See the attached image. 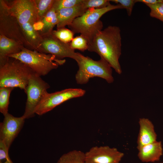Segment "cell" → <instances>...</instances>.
I'll list each match as a JSON object with an SVG mask.
<instances>
[{
    "label": "cell",
    "instance_id": "cell-1",
    "mask_svg": "<svg viewBox=\"0 0 163 163\" xmlns=\"http://www.w3.org/2000/svg\"><path fill=\"white\" fill-rule=\"evenodd\" d=\"M120 28L110 25L100 31L88 45V50L98 54L107 61L119 74L122 70L119 62L121 54Z\"/></svg>",
    "mask_w": 163,
    "mask_h": 163
},
{
    "label": "cell",
    "instance_id": "cell-2",
    "mask_svg": "<svg viewBox=\"0 0 163 163\" xmlns=\"http://www.w3.org/2000/svg\"><path fill=\"white\" fill-rule=\"evenodd\" d=\"M123 9L119 4H110L101 8H91L87 9L82 16L75 18L68 26L75 34H80L85 38L90 44L103 27L101 18L106 13L112 10Z\"/></svg>",
    "mask_w": 163,
    "mask_h": 163
},
{
    "label": "cell",
    "instance_id": "cell-3",
    "mask_svg": "<svg viewBox=\"0 0 163 163\" xmlns=\"http://www.w3.org/2000/svg\"><path fill=\"white\" fill-rule=\"evenodd\" d=\"M34 72L19 60L9 57L0 65V88H19L26 93L29 78Z\"/></svg>",
    "mask_w": 163,
    "mask_h": 163
},
{
    "label": "cell",
    "instance_id": "cell-4",
    "mask_svg": "<svg viewBox=\"0 0 163 163\" xmlns=\"http://www.w3.org/2000/svg\"><path fill=\"white\" fill-rule=\"evenodd\" d=\"M29 67L39 76H44L51 70L64 64L66 60L57 59L55 56L24 48L20 53L9 55Z\"/></svg>",
    "mask_w": 163,
    "mask_h": 163
},
{
    "label": "cell",
    "instance_id": "cell-5",
    "mask_svg": "<svg viewBox=\"0 0 163 163\" xmlns=\"http://www.w3.org/2000/svg\"><path fill=\"white\" fill-rule=\"evenodd\" d=\"M76 62L78 67L75 76L77 84H86L90 78L96 77L104 79L109 83L113 82L112 67L103 59L101 58L98 60H94L79 53Z\"/></svg>",
    "mask_w": 163,
    "mask_h": 163
},
{
    "label": "cell",
    "instance_id": "cell-6",
    "mask_svg": "<svg viewBox=\"0 0 163 163\" xmlns=\"http://www.w3.org/2000/svg\"><path fill=\"white\" fill-rule=\"evenodd\" d=\"M50 86L34 72L30 76L27 87L26 93L27 100L25 111L22 116L25 119L33 117L35 109L45 95Z\"/></svg>",
    "mask_w": 163,
    "mask_h": 163
},
{
    "label": "cell",
    "instance_id": "cell-7",
    "mask_svg": "<svg viewBox=\"0 0 163 163\" xmlns=\"http://www.w3.org/2000/svg\"><path fill=\"white\" fill-rule=\"evenodd\" d=\"M0 35L14 40L33 50L26 40L16 18L9 12L6 1L0 0Z\"/></svg>",
    "mask_w": 163,
    "mask_h": 163
},
{
    "label": "cell",
    "instance_id": "cell-8",
    "mask_svg": "<svg viewBox=\"0 0 163 163\" xmlns=\"http://www.w3.org/2000/svg\"><path fill=\"white\" fill-rule=\"evenodd\" d=\"M85 93V90L80 88H68L51 93L48 92L37 107L35 113L42 115L63 102L82 96Z\"/></svg>",
    "mask_w": 163,
    "mask_h": 163
},
{
    "label": "cell",
    "instance_id": "cell-9",
    "mask_svg": "<svg viewBox=\"0 0 163 163\" xmlns=\"http://www.w3.org/2000/svg\"><path fill=\"white\" fill-rule=\"evenodd\" d=\"M42 37L38 52L52 55L60 59L68 57L76 61L79 58V53H76L71 47L69 43H65L60 40L52 34Z\"/></svg>",
    "mask_w": 163,
    "mask_h": 163
},
{
    "label": "cell",
    "instance_id": "cell-10",
    "mask_svg": "<svg viewBox=\"0 0 163 163\" xmlns=\"http://www.w3.org/2000/svg\"><path fill=\"white\" fill-rule=\"evenodd\" d=\"M124 154L108 146H95L85 153V163H120Z\"/></svg>",
    "mask_w": 163,
    "mask_h": 163
},
{
    "label": "cell",
    "instance_id": "cell-11",
    "mask_svg": "<svg viewBox=\"0 0 163 163\" xmlns=\"http://www.w3.org/2000/svg\"><path fill=\"white\" fill-rule=\"evenodd\" d=\"M11 14L17 19L20 25L27 23L33 24L37 21L34 0L6 1Z\"/></svg>",
    "mask_w": 163,
    "mask_h": 163
},
{
    "label": "cell",
    "instance_id": "cell-12",
    "mask_svg": "<svg viewBox=\"0 0 163 163\" xmlns=\"http://www.w3.org/2000/svg\"><path fill=\"white\" fill-rule=\"evenodd\" d=\"M0 123V141L9 149L12 143L22 128L25 119L22 116L15 117L8 113Z\"/></svg>",
    "mask_w": 163,
    "mask_h": 163
},
{
    "label": "cell",
    "instance_id": "cell-13",
    "mask_svg": "<svg viewBox=\"0 0 163 163\" xmlns=\"http://www.w3.org/2000/svg\"><path fill=\"white\" fill-rule=\"evenodd\" d=\"M139 124V130L137 141L138 150L145 145L156 141L157 139L154 125L149 119L140 118Z\"/></svg>",
    "mask_w": 163,
    "mask_h": 163
},
{
    "label": "cell",
    "instance_id": "cell-14",
    "mask_svg": "<svg viewBox=\"0 0 163 163\" xmlns=\"http://www.w3.org/2000/svg\"><path fill=\"white\" fill-rule=\"evenodd\" d=\"M82 2L74 7L62 8L56 11L57 28H63L66 25H70L75 18L82 16L85 12L87 9L84 6Z\"/></svg>",
    "mask_w": 163,
    "mask_h": 163
},
{
    "label": "cell",
    "instance_id": "cell-15",
    "mask_svg": "<svg viewBox=\"0 0 163 163\" xmlns=\"http://www.w3.org/2000/svg\"><path fill=\"white\" fill-rule=\"evenodd\" d=\"M138 150V157L143 162L158 161L163 154L162 142L157 141L143 146Z\"/></svg>",
    "mask_w": 163,
    "mask_h": 163
},
{
    "label": "cell",
    "instance_id": "cell-16",
    "mask_svg": "<svg viewBox=\"0 0 163 163\" xmlns=\"http://www.w3.org/2000/svg\"><path fill=\"white\" fill-rule=\"evenodd\" d=\"M24 47L21 43L0 35V65L6 62L8 56L20 53Z\"/></svg>",
    "mask_w": 163,
    "mask_h": 163
},
{
    "label": "cell",
    "instance_id": "cell-17",
    "mask_svg": "<svg viewBox=\"0 0 163 163\" xmlns=\"http://www.w3.org/2000/svg\"><path fill=\"white\" fill-rule=\"evenodd\" d=\"M33 24L27 23L20 25L25 38L33 50L38 51L43 39L42 37L34 28Z\"/></svg>",
    "mask_w": 163,
    "mask_h": 163
},
{
    "label": "cell",
    "instance_id": "cell-18",
    "mask_svg": "<svg viewBox=\"0 0 163 163\" xmlns=\"http://www.w3.org/2000/svg\"><path fill=\"white\" fill-rule=\"evenodd\" d=\"M41 20L43 27L40 34L43 37L52 34L53 28L57 23L56 11L53 6Z\"/></svg>",
    "mask_w": 163,
    "mask_h": 163
},
{
    "label": "cell",
    "instance_id": "cell-19",
    "mask_svg": "<svg viewBox=\"0 0 163 163\" xmlns=\"http://www.w3.org/2000/svg\"><path fill=\"white\" fill-rule=\"evenodd\" d=\"M56 163H85V153L74 150L62 155Z\"/></svg>",
    "mask_w": 163,
    "mask_h": 163
},
{
    "label": "cell",
    "instance_id": "cell-20",
    "mask_svg": "<svg viewBox=\"0 0 163 163\" xmlns=\"http://www.w3.org/2000/svg\"><path fill=\"white\" fill-rule=\"evenodd\" d=\"M55 0H34L36 9L37 21L43 18L52 8Z\"/></svg>",
    "mask_w": 163,
    "mask_h": 163
},
{
    "label": "cell",
    "instance_id": "cell-21",
    "mask_svg": "<svg viewBox=\"0 0 163 163\" xmlns=\"http://www.w3.org/2000/svg\"><path fill=\"white\" fill-rule=\"evenodd\" d=\"M14 88H0V111L4 116L8 113L10 93Z\"/></svg>",
    "mask_w": 163,
    "mask_h": 163
},
{
    "label": "cell",
    "instance_id": "cell-22",
    "mask_svg": "<svg viewBox=\"0 0 163 163\" xmlns=\"http://www.w3.org/2000/svg\"><path fill=\"white\" fill-rule=\"evenodd\" d=\"M52 34L60 40L69 43L73 38L74 33L71 30L63 27L53 30Z\"/></svg>",
    "mask_w": 163,
    "mask_h": 163
},
{
    "label": "cell",
    "instance_id": "cell-23",
    "mask_svg": "<svg viewBox=\"0 0 163 163\" xmlns=\"http://www.w3.org/2000/svg\"><path fill=\"white\" fill-rule=\"evenodd\" d=\"M70 44L71 47L74 50L77 49L83 52L88 48V41L81 35L74 37Z\"/></svg>",
    "mask_w": 163,
    "mask_h": 163
},
{
    "label": "cell",
    "instance_id": "cell-24",
    "mask_svg": "<svg viewBox=\"0 0 163 163\" xmlns=\"http://www.w3.org/2000/svg\"><path fill=\"white\" fill-rule=\"evenodd\" d=\"M150 9V17L157 19L163 22V2L161 0L154 5L147 4Z\"/></svg>",
    "mask_w": 163,
    "mask_h": 163
},
{
    "label": "cell",
    "instance_id": "cell-25",
    "mask_svg": "<svg viewBox=\"0 0 163 163\" xmlns=\"http://www.w3.org/2000/svg\"><path fill=\"white\" fill-rule=\"evenodd\" d=\"M83 0H55L53 7L57 11L72 7L81 4Z\"/></svg>",
    "mask_w": 163,
    "mask_h": 163
},
{
    "label": "cell",
    "instance_id": "cell-26",
    "mask_svg": "<svg viewBox=\"0 0 163 163\" xmlns=\"http://www.w3.org/2000/svg\"><path fill=\"white\" fill-rule=\"evenodd\" d=\"M110 0H83L82 4L87 9L91 8H101L110 5Z\"/></svg>",
    "mask_w": 163,
    "mask_h": 163
},
{
    "label": "cell",
    "instance_id": "cell-27",
    "mask_svg": "<svg viewBox=\"0 0 163 163\" xmlns=\"http://www.w3.org/2000/svg\"><path fill=\"white\" fill-rule=\"evenodd\" d=\"M110 1L120 5L123 8L126 9L127 14L130 16L132 13L133 6L137 2L136 0H112Z\"/></svg>",
    "mask_w": 163,
    "mask_h": 163
},
{
    "label": "cell",
    "instance_id": "cell-28",
    "mask_svg": "<svg viewBox=\"0 0 163 163\" xmlns=\"http://www.w3.org/2000/svg\"><path fill=\"white\" fill-rule=\"evenodd\" d=\"M8 151L6 145L0 141V163H13L9 157Z\"/></svg>",
    "mask_w": 163,
    "mask_h": 163
},
{
    "label": "cell",
    "instance_id": "cell-29",
    "mask_svg": "<svg viewBox=\"0 0 163 163\" xmlns=\"http://www.w3.org/2000/svg\"><path fill=\"white\" fill-rule=\"evenodd\" d=\"M34 29L39 33L42 31L43 27V24L42 20L38 21L33 24Z\"/></svg>",
    "mask_w": 163,
    "mask_h": 163
},
{
    "label": "cell",
    "instance_id": "cell-30",
    "mask_svg": "<svg viewBox=\"0 0 163 163\" xmlns=\"http://www.w3.org/2000/svg\"><path fill=\"white\" fill-rule=\"evenodd\" d=\"M137 2H142L146 5L147 4L154 5L160 2L161 0H136Z\"/></svg>",
    "mask_w": 163,
    "mask_h": 163
},
{
    "label": "cell",
    "instance_id": "cell-31",
    "mask_svg": "<svg viewBox=\"0 0 163 163\" xmlns=\"http://www.w3.org/2000/svg\"><path fill=\"white\" fill-rule=\"evenodd\" d=\"M158 163H163V162H160Z\"/></svg>",
    "mask_w": 163,
    "mask_h": 163
},
{
    "label": "cell",
    "instance_id": "cell-32",
    "mask_svg": "<svg viewBox=\"0 0 163 163\" xmlns=\"http://www.w3.org/2000/svg\"><path fill=\"white\" fill-rule=\"evenodd\" d=\"M162 2H163V0H161Z\"/></svg>",
    "mask_w": 163,
    "mask_h": 163
}]
</instances>
